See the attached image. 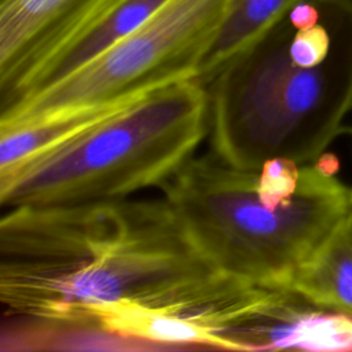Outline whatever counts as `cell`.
I'll return each instance as SVG.
<instances>
[{
    "label": "cell",
    "mask_w": 352,
    "mask_h": 352,
    "mask_svg": "<svg viewBox=\"0 0 352 352\" xmlns=\"http://www.w3.org/2000/svg\"><path fill=\"white\" fill-rule=\"evenodd\" d=\"M217 271L165 198L16 206L0 221L3 318L40 338L89 334L103 304H155Z\"/></svg>",
    "instance_id": "obj_1"
},
{
    "label": "cell",
    "mask_w": 352,
    "mask_h": 352,
    "mask_svg": "<svg viewBox=\"0 0 352 352\" xmlns=\"http://www.w3.org/2000/svg\"><path fill=\"white\" fill-rule=\"evenodd\" d=\"M258 170L213 153L191 157L160 188L190 241L219 271L289 289L294 275L351 209L352 190L314 164L275 208L257 194Z\"/></svg>",
    "instance_id": "obj_2"
},
{
    "label": "cell",
    "mask_w": 352,
    "mask_h": 352,
    "mask_svg": "<svg viewBox=\"0 0 352 352\" xmlns=\"http://www.w3.org/2000/svg\"><path fill=\"white\" fill-rule=\"evenodd\" d=\"M286 12L205 87L212 153L260 170L274 157L315 162L344 131L352 110V40L315 66L289 52Z\"/></svg>",
    "instance_id": "obj_3"
},
{
    "label": "cell",
    "mask_w": 352,
    "mask_h": 352,
    "mask_svg": "<svg viewBox=\"0 0 352 352\" xmlns=\"http://www.w3.org/2000/svg\"><path fill=\"white\" fill-rule=\"evenodd\" d=\"M208 92L194 78L154 89L107 120L0 172L1 206L120 199L161 186L208 132Z\"/></svg>",
    "instance_id": "obj_4"
},
{
    "label": "cell",
    "mask_w": 352,
    "mask_h": 352,
    "mask_svg": "<svg viewBox=\"0 0 352 352\" xmlns=\"http://www.w3.org/2000/svg\"><path fill=\"white\" fill-rule=\"evenodd\" d=\"M232 0H169L146 22L60 81L1 110L0 128L129 100L194 78Z\"/></svg>",
    "instance_id": "obj_5"
},
{
    "label": "cell",
    "mask_w": 352,
    "mask_h": 352,
    "mask_svg": "<svg viewBox=\"0 0 352 352\" xmlns=\"http://www.w3.org/2000/svg\"><path fill=\"white\" fill-rule=\"evenodd\" d=\"M124 0H0V110Z\"/></svg>",
    "instance_id": "obj_6"
},
{
    "label": "cell",
    "mask_w": 352,
    "mask_h": 352,
    "mask_svg": "<svg viewBox=\"0 0 352 352\" xmlns=\"http://www.w3.org/2000/svg\"><path fill=\"white\" fill-rule=\"evenodd\" d=\"M290 290L311 304L352 316V210L294 275Z\"/></svg>",
    "instance_id": "obj_7"
},
{
    "label": "cell",
    "mask_w": 352,
    "mask_h": 352,
    "mask_svg": "<svg viewBox=\"0 0 352 352\" xmlns=\"http://www.w3.org/2000/svg\"><path fill=\"white\" fill-rule=\"evenodd\" d=\"M139 98L73 109L14 126L0 128V172L10 170L22 162L70 140L121 111Z\"/></svg>",
    "instance_id": "obj_8"
},
{
    "label": "cell",
    "mask_w": 352,
    "mask_h": 352,
    "mask_svg": "<svg viewBox=\"0 0 352 352\" xmlns=\"http://www.w3.org/2000/svg\"><path fill=\"white\" fill-rule=\"evenodd\" d=\"M168 1L169 0H124L87 34H84L58 58H55L50 65H47L34 77L18 100L67 77L70 73L88 63L106 48L146 22Z\"/></svg>",
    "instance_id": "obj_9"
},
{
    "label": "cell",
    "mask_w": 352,
    "mask_h": 352,
    "mask_svg": "<svg viewBox=\"0 0 352 352\" xmlns=\"http://www.w3.org/2000/svg\"><path fill=\"white\" fill-rule=\"evenodd\" d=\"M297 0H232L194 80L206 87L220 69L257 41Z\"/></svg>",
    "instance_id": "obj_10"
},
{
    "label": "cell",
    "mask_w": 352,
    "mask_h": 352,
    "mask_svg": "<svg viewBox=\"0 0 352 352\" xmlns=\"http://www.w3.org/2000/svg\"><path fill=\"white\" fill-rule=\"evenodd\" d=\"M300 165L286 157H274L267 160L257 177V194L270 208L280 205L290 198L298 184Z\"/></svg>",
    "instance_id": "obj_11"
},
{
    "label": "cell",
    "mask_w": 352,
    "mask_h": 352,
    "mask_svg": "<svg viewBox=\"0 0 352 352\" xmlns=\"http://www.w3.org/2000/svg\"><path fill=\"white\" fill-rule=\"evenodd\" d=\"M312 164L316 165L320 170H323L324 173H329V175H336L337 170H338V160H337L336 155H333L330 153H323Z\"/></svg>",
    "instance_id": "obj_12"
},
{
    "label": "cell",
    "mask_w": 352,
    "mask_h": 352,
    "mask_svg": "<svg viewBox=\"0 0 352 352\" xmlns=\"http://www.w3.org/2000/svg\"><path fill=\"white\" fill-rule=\"evenodd\" d=\"M351 210H352V198H351Z\"/></svg>",
    "instance_id": "obj_13"
}]
</instances>
